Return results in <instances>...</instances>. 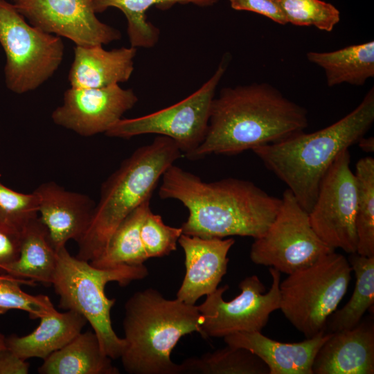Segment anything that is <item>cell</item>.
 <instances>
[{"label": "cell", "instance_id": "19", "mask_svg": "<svg viewBox=\"0 0 374 374\" xmlns=\"http://www.w3.org/2000/svg\"><path fill=\"white\" fill-rule=\"evenodd\" d=\"M136 48L107 51L103 45L75 46L69 72L71 87L101 88L127 82L134 71Z\"/></svg>", "mask_w": 374, "mask_h": 374}, {"label": "cell", "instance_id": "28", "mask_svg": "<svg viewBox=\"0 0 374 374\" xmlns=\"http://www.w3.org/2000/svg\"><path fill=\"white\" fill-rule=\"evenodd\" d=\"M355 175L357 184L356 253L374 256V159H360L356 164Z\"/></svg>", "mask_w": 374, "mask_h": 374}, {"label": "cell", "instance_id": "15", "mask_svg": "<svg viewBox=\"0 0 374 374\" xmlns=\"http://www.w3.org/2000/svg\"><path fill=\"white\" fill-rule=\"evenodd\" d=\"M178 243L185 254L186 273L176 298L190 305L213 292L226 274L232 238H202L182 233Z\"/></svg>", "mask_w": 374, "mask_h": 374}, {"label": "cell", "instance_id": "3", "mask_svg": "<svg viewBox=\"0 0 374 374\" xmlns=\"http://www.w3.org/2000/svg\"><path fill=\"white\" fill-rule=\"evenodd\" d=\"M374 122V87L352 112L312 133L297 134L252 151L283 181L301 206L310 212L323 178L339 154L367 133Z\"/></svg>", "mask_w": 374, "mask_h": 374}, {"label": "cell", "instance_id": "20", "mask_svg": "<svg viewBox=\"0 0 374 374\" xmlns=\"http://www.w3.org/2000/svg\"><path fill=\"white\" fill-rule=\"evenodd\" d=\"M39 319V326L30 334L6 337V347L24 360L30 357L45 359L80 333L87 322L76 311L60 312L54 307Z\"/></svg>", "mask_w": 374, "mask_h": 374}, {"label": "cell", "instance_id": "37", "mask_svg": "<svg viewBox=\"0 0 374 374\" xmlns=\"http://www.w3.org/2000/svg\"><path fill=\"white\" fill-rule=\"evenodd\" d=\"M6 348V337L0 332V350Z\"/></svg>", "mask_w": 374, "mask_h": 374}, {"label": "cell", "instance_id": "1", "mask_svg": "<svg viewBox=\"0 0 374 374\" xmlns=\"http://www.w3.org/2000/svg\"><path fill=\"white\" fill-rule=\"evenodd\" d=\"M161 199H175L188 211L184 234L225 238H258L274 220L281 198L269 195L250 181L229 177L206 182L175 166L162 175Z\"/></svg>", "mask_w": 374, "mask_h": 374}, {"label": "cell", "instance_id": "31", "mask_svg": "<svg viewBox=\"0 0 374 374\" xmlns=\"http://www.w3.org/2000/svg\"><path fill=\"white\" fill-rule=\"evenodd\" d=\"M38 216V199L33 192L19 193L0 182V224L21 233Z\"/></svg>", "mask_w": 374, "mask_h": 374}, {"label": "cell", "instance_id": "29", "mask_svg": "<svg viewBox=\"0 0 374 374\" xmlns=\"http://www.w3.org/2000/svg\"><path fill=\"white\" fill-rule=\"evenodd\" d=\"M287 24L314 26L331 32L340 21V12L332 3L322 0H277Z\"/></svg>", "mask_w": 374, "mask_h": 374}, {"label": "cell", "instance_id": "8", "mask_svg": "<svg viewBox=\"0 0 374 374\" xmlns=\"http://www.w3.org/2000/svg\"><path fill=\"white\" fill-rule=\"evenodd\" d=\"M0 44L5 52V81L16 93L35 90L60 65V37L28 24L13 3L0 0Z\"/></svg>", "mask_w": 374, "mask_h": 374}, {"label": "cell", "instance_id": "27", "mask_svg": "<svg viewBox=\"0 0 374 374\" xmlns=\"http://www.w3.org/2000/svg\"><path fill=\"white\" fill-rule=\"evenodd\" d=\"M181 373L269 374L267 365L251 351L227 345L180 364Z\"/></svg>", "mask_w": 374, "mask_h": 374}, {"label": "cell", "instance_id": "36", "mask_svg": "<svg viewBox=\"0 0 374 374\" xmlns=\"http://www.w3.org/2000/svg\"><path fill=\"white\" fill-rule=\"evenodd\" d=\"M357 143L360 148L365 152H373L374 150V139L372 136L368 138L363 136Z\"/></svg>", "mask_w": 374, "mask_h": 374}, {"label": "cell", "instance_id": "14", "mask_svg": "<svg viewBox=\"0 0 374 374\" xmlns=\"http://www.w3.org/2000/svg\"><path fill=\"white\" fill-rule=\"evenodd\" d=\"M138 102L131 89L119 84L101 88L71 87L52 113L53 121L82 136L105 133Z\"/></svg>", "mask_w": 374, "mask_h": 374}, {"label": "cell", "instance_id": "4", "mask_svg": "<svg viewBox=\"0 0 374 374\" xmlns=\"http://www.w3.org/2000/svg\"><path fill=\"white\" fill-rule=\"evenodd\" d=\"M197 305L168 299L154 288L134 293L125 304L123 321L125 346L121 356L130 374H180L171 359L179 340L194 332L202 334Z\"/></svg>", "mask_w": 374, "mask_h": 374}, {"label": "cell", "instance_id": "21", "mask_svg": "<svg viewBox=\"0 0 374 374\" xmlns=\"http://www.w3.org/2000/svg\"><path fill=\"white\" fill-rule=\"evenodd\" d=\"M102 350L93 331L79 333L66 345L44 359L40 374H119Z\"/></svg>", "mask_w": 374, "mask_h": 374}, {"label": "cell", "instance_id": "16", "mask_svg": "<svg viewBox=\"0 0 374 374\" xmlns=\"http://www.w3.org/2000/svg\"><path fill=\"white\" fill-rule=\"evenodd\" d=\"M33 193L38 199L39 217L48 229L54 249L65 247L70 240L80 241L91 223L93 200L55 181L40 184Z\"/></svg>", "mask_w": 374, "mask_h": 374}, {"label": "cell", "instance_id": "12", "mask_svg": "<svg viewBox=\"0 0 374 374\" xmlns=\"http://www.w3.org/2000/svg\"><path fill=\"white\" fill-rule=\"evenodd\" d=\"M350 165L347 149L339 154L323 178L308 215L312 229L326 244L353 253L357 245V184Z\"/></svg>", "mask_w": 374, "mask_h": 374}, {"label": "cell", "instance_id": "23", "mask_svg": "<svg viewBox=\"0 0 374 374\" xmlns=\"http://www.w3.org/2000/svg\"><path fill=\"white\" fill-rule=\"evenodd\" d=\"M307 59L325 72L329 87L343 83L363 86L374 77V41L330 52L310 51Z\"/></svg>", "mask_w": 374, "mask_h": 374}, {"label": "cell", "instance_id": "10", "mask_svg": "<svg viewBox=\"0 0 374 374\" xmlns=\"http://www.w3.org/2000/svg\"><path fill=\"white\" fill-rule=\"evenodd\" d=\"M335 249L326 244L310 222L308 212L288 188L274 220L251 244V260L290 274L307 267Z\"/></svg>", "mask_w": 374, "mask_h": 374}, {"label": "cell", "instance_id": "35", "mask_svg": "<svg viewBox=\"0 0 374 374\" xmlns=\"http://www.w3.org/2000/svg\"><path fill=\"white\" fill-rule=\"evenodd\" d=\"M30 364L7 347L0 350V374H27Z\"/></svg>", "mask_w": 374, "mask_h": 374}, {"label": "cell", "instance_id": "7", "mask_svg": "<svg viewBox=\"0 0 374 374\" xmlns=\"http://www.w3.org/2000/svg\"><path fill=\"white\" fill-rule=\"evenodd\" d=\"M353 270L346 258L332 251L280 282V308L306 338L325 330L328 318L345 296Z\"/></svg>", "mask_w": 374, "mask_h": 374}, {"label": "cell", "instance_id": "6", "mask_svg": "<svg viewBox=\"0 0 374 374\" xmlns=\"http://www.w3.org/2000/svg\"><path fill=\"white\" fill-rule=\"evenodd\" d=\"M149 272L143 265H122L100 269L71 256L66 246L57 251V264L52 285L60 297L59 307L81 314L96 335L103 352L112 359L120 358L125 346L123 338L112 325L111 310L115 299L107 297L105 288L109 282L126 286L141 280Z\"/></svg>", "mask_w": 374, "mask_h": 374}, {"label": "cell", "instance_id": "38", "mask_svg": "<svg viewBox=\"0 0 374 374\" xmlns=\"http://www.w3.org/2000/svg\"><path fill=\"white\" fill-rule=\"evenodd\" d=\"M7 275H0V278L6 277Z\"/></svg>", "mask_w": 374, "mask_h": 374}, {"label": "cell", "instance_id": "26", "mask_svg": "<svg viewBox=\"0 0 374 374\" xmlns=\"http://www.w3.org/2000/svg\"><path fill=\"white\" fill-rule=\"evenodd\" d=\"M348 262L356 278L350 300L327 319L325 332L332 333L357 326L374 303V256L350 253Z\"/></svg>", "mask_w": 374, "mask_h": 374}, {"label": "cell", "instance_id": "22", "mask_svg": "<svg viewBox=\"0 0 374 374\" xmlns=\"http://www.w3.org/2000/svg\"><path fill=\"white\" fill-rule=\"evenodd\" d=\"M56 264L57 251L51 242L46 226L38 216L21 232L19 258L6 267L3 274L50 286Z\"/></svg>", "mask_w": 374, "mask_h": 374}, {"label": "cell", "instance_id": "18", "mask_svg": "<svg viewBox=\"0 0 374 374\" xmlns=\"http://www.w3.org/2000/svg\"><path fill=\"white\" fill-rule=\"evenodd\" d=\"M313 374H373L374 327L371 322L330 333L319 349Z\"/></svg>", "mask_w": 374, "mask_h": 374}, {"label": "cell", "instance_id": "34", "mask_svg": "<svg viewBox=\"0 0 374 374\" xmlns=\"http://www.w3.org/2000/svg\"><path fill=\"white\" fill-rule=\"evenodd\" d=\"M21 244V233L0 224V275L17 260Z\"/></svg>", "mask_w": 374, "mask_h": 374}, {"label": "cell", "instance_id": "33", "mask_svg": "<svg viewBox=\"0 0 374 374\" xmlns=\"http://www.w3.org/2000/svg\"><path fill=\"white\" fill-rule=\"evenodd\" d=\"M235 10H244L265 16L280 25L287 24L277 0H229Z\"/></svg>", "mask_w": 374, "mask_h": 374}, {"label": "cell", "instance_id": "17", "mask_svg": "<svg viewBox=\"0 0 374 374\" xmlns=\"http://www.w3.org/2000/svg\"><path fill=\"white\" fill-rule=\"evenodd\" d=\"M330 333L322 330L296 343H283L261 332H242L224 337L226 345L245 348L258 356L268 367L269 374H313L314 357Z\"/></svg>", "mask_w": 374, "mask_h": 374}, {"label": "cell", "instance_id": "32", "mask_svg": "<svg viewBox=\"0 0 374 374\" xmlns=\"http://www.w3.org/2000/svg\"><path fill=\"white\" fill-rule=\"evenodd\" d=\"M182 233L181 227L166 224L160 215L150 210L141 227V238L148 258L163 257L175 251Z\"/></svg>", "mask_w": 374, "mask_h": 374}, {"label": "cell", "instance_id": "11", "mask_svg": "<svg viewBox=\"0 0 374 374\" xmlns=\"http://www.w3.org/2000/svg\"><path fill=\"white\" fill-rule=\"evenodd\" d=\"M271 284L266 287L256 275L244 278L239 284L241 292L230 301L223 299L228 285L217 287L197 305L202 316L204 338L222 337L237 332H261L270 314L280 308V272L269 267Z\"/></svg>", "mask_w": 374, "mask_h": 374}, {"label": "cell", "instance_id": "2", "mask_svg": "<svg viewBox=\"0 0 374 374\" xmlns=\"http://www.w3.org/2000/svg\"><path fill=\"white\" fill-rule=\"evenodd\" d=\"M308 125L306 109L268 83L225 87L214 98L206 137L189 159L252 150L303 132Z\"/></svg>", "mask_w": 374, "mask_h": 374}, {"label": "cell", "instance_id": "5", "mask_svg": "<svg viewBox=\"0 0 374 374\" xmlns=\"http://www.w3.org/2000/svg\"><path fill=\"white\" fill-rule=\"evenodd\" d=\"M181 157L172 139L159 135L125 159L103 183L89 226L77 242L75 257L87 262L98 258L118 225L151 198L159 179Z\"/></svg>", "mask_w": 374, "mask_h": 374}, {"label": "cell", "instance_id": "30", "mask_svg": "<svg viewBox=\"0 0 374 374\" xmlns=\"http://www.w3.org/2000/svg\"><path fill=\"white\" fill-rule=\"evenodd\" d=\"M21 285L35 286L37 283L9 275L0 278V314L20 310L27 312L31 319H36L54 307L48 296L29 294L21 290Z\"/></svg>", "mask_w": 374, "mask_h": 374}, {"label": "cell", "instance_id": "13", "mask_svg": "<svg viewBox=\"0 0 374 374\" xmlns=\"http://www.w3.org/2000/svg\"><path fill=\"white\" fill-rule=\"evenodd\" d=\"M30 24L66 37L76 46L104 45L121 37L120 31L100 21L93 0H12Z\"/></svg>", "mask_w": 374, "mask_h": 374}, {"label": "cell", "instance_id": "25", "mask_svg": "<svg viewBox=\"0 0 374 374\" xmlns=\"http://www.w3.org/2000/svg\"><path fill=\"white\" fill-rule=\"evenodd\" d=\"M219 0H93L96 13L109 8L120 10L127 21V32L131 46L149 48L159 39V30L147 20L146 12L152 6L168 8L175 4H193L199 7L212 6Z\"/></svg>", "mask_w": 374, "mask_h": 374}, {"label": "cell", "instance_id": "9", "mask_svg": "<svg viewBox=\"0 0 374 374\" xmlns=\"http://www.w3.org/2000/svg\"><path fill=\"white\" fill-rule=\"evenodd\" d=\"M229 60L226 53L212 76L182 100L143 116L121 118L105 134L121 139L145 134L164 136L172 139L189 159L206 137L211 104Z\"/></svg>", "mask_w": 374, "mask_h": 374}, {"label": "cell", "instance_id": "24", "mask_svg": "<svg viewBox=\"0 0 374 374\" xmlns=\"http://www.w3.org/2000/svg\"><path fill=\"white\" fill-rule=\"evenodd\" d=\"M150 199H145L132 211L112 235L101 254L89 262L100 268L122 265L139 266L148 259L141 238V227L150 207Z\"/></svg>", "mask_w": 374, "mask_h": 374}]
</instances>
